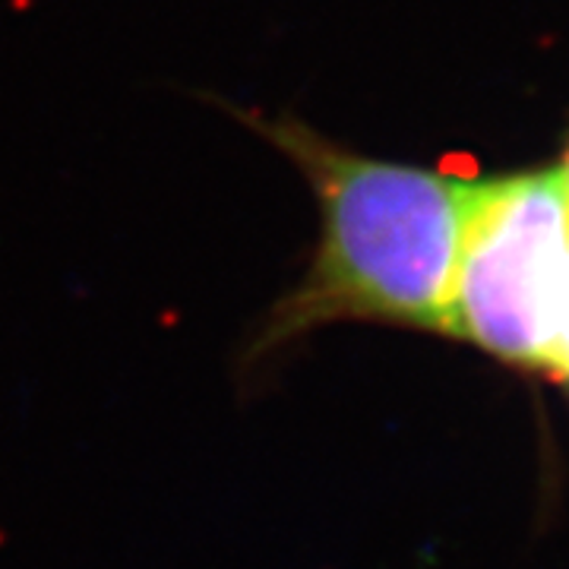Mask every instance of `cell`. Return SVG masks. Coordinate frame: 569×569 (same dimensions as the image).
I'll return each instance as SVG.
<instances>
[{"label":"cell","instance_id":"277c9868","mask_svg":"<svg viewBox=\"0 0 569 569\" xmlns=\"http://www.w3.org/2000/svg\"><path fill=\"white\" fill-rule=\"evenodd\" d=\"M557 174H560V183H563V193H567V203H569V146H567L563 162L557 164Z\"/></svg>","mask_w":569,"mask_h":569},{"label":"cell","instance_id":"6da1fadb","mask_svg":"<svg viewBox=\"0 0 569 569\" xmlns=\"http://www.w3.org/2000/svg\"><path fill=\"white\" fill-rule=\"evenodd\" d=\"M234 118L298 168L317 206L305 269L253 326L247 365H269L339 323L443 336L481 178L370 156L295 111Z\"/></svg>","mask_w":569,"mask_h":569},{"label":"cell","instance_id":"3957f363","mask_svg":"<svg viewBox=\"0 0 569 569\" xmlns=\"http://www.w3.org/2000/svg\"><path fill=\"white\" fill-rule=\"evenodd\" d=\"M560 373L569 377V298H567V320H563V358H560Z\"/></svg>","mask_w":569,"mask_h":569},{"label":"cell","instance_id":"7a4b0ae2","mask_svg":"<svg viewBox=\"0 0 569 569\" xmlns=\"http://www.w3.org/2000/svg\"><path fill=\"white\" fill-rule=\"evenodd\" d=\"M567 298L569 203L557 168L481 178L443 336L560 373Z\"/></svg>","mask_w":569,"mask_h":569}]
</instances>
